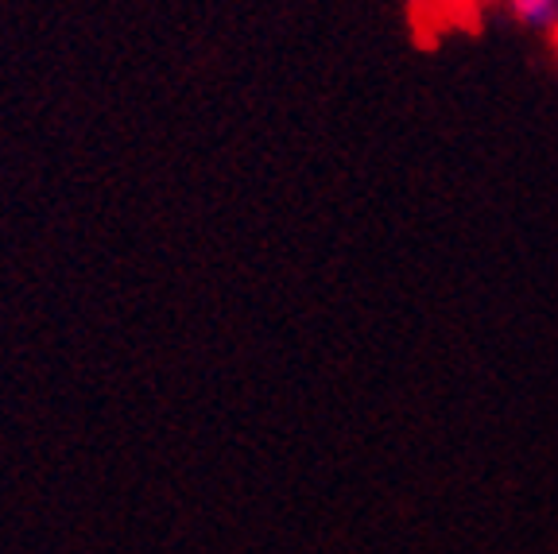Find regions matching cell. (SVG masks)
<instances>
[{"label": "cell", "mask_w": 558, "mask_h": 554, "mask_svg": "<svg viewBox=\"0 0 558 554\" xmlns=\"http://www.w3.org/2000/svg\"><path fill=\"white\" fill-rule=\"evenodd\" d=\"M500 4L527 32H539V35L558 32V0H500Z\"/></svg>", "instance_id": "obj_1"}, {"label": "cell", "mask_w": 558, "mask_h": 554, "mask_svg": "<svg viewBox=\"0 0 558 554\" xmlns=\"http://www.w3.org/2000/svg\"><path fill=\"white\" fill-rule=\"evenodd\" d=\"M555 35H558V32H555Z\"/></svg>", "instance_id": "obj_2"}]
</instances>
